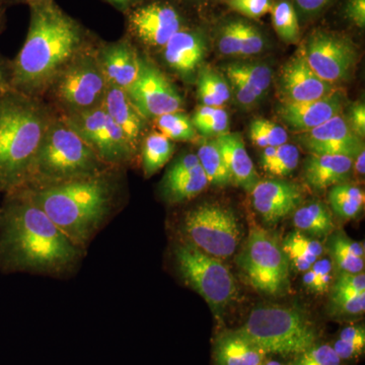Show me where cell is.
I'll use <instances>...</instances> for the list:
<instances>
[{
	"instance_id": "obj_1",
	"label": "cell",
	"mask_w": 365,
	"mask_h": 365,
	"mask_svg": "<svg viewBox=\"0 0 365 365\" xmlns=\"http://www.w3.org/2000/svg\"><path fill=\"white\" fill-rule=\"evenodd\" d=\"M28 35L11 61V90L42 98L76 56L98 38L54 1L30 6Z\"/></svg>"
},
{
	"instance_id": "obj_2",
	"label": "cell",
	"mask_w": 365,
	"mask_h": 365,
	"mask_svg": "<svg viewBox=\"0 0 365 365\" xmlns=\"http://www.w3.org/2000/svg\"><path fill=\"white\" fill-rule=\"evenodd\" d=\"M0 212V268L9 272L62 275L76 268L79 248L23 190L6 194Z\"/></svg>"
},
{
	"instance_id": "obj_3",
	"label": "cell",
	"mask_w": 365,
	"mask_h": 365,
	"mask_svg": "<svg viewBox=\"0 0 365 365\" xmlns=\"http://www.w3.org/2000/svg\"><path fill=\"white\" fill-rule=\"evenodd\" d=\"M111 170L97 176L74 180L44 188H24L36 205L61 232L83 249L111 213L116 181Z\"/></svg>"
},
{
	"instance_id": "obj_4",
	"label": "cell",
	"mask_w": 365,
	"mask_h": 365,
	"mask_svg": "<svg viewBox=\"0 0 365 365\" xmlns=\"http://www.w3.org/2000/svg\"><path fill=\"white\" fill-rule=\"evenodd\" d=\"M57 114L42 98L11 88L0 98V192L26 186L34 158Z\"/></svg>"
},
{
	"instance_id": "obj_5",
	"label": "cell",
	"mask_w": 365,
	"mask_h": 365,
	"mask_svg": "<svg viewBox=\"0 0 365 365\" xmlns=\"http://www.w3.org/2000/svg\"><path fill=\"white\" fill-rule=\"evenodd\" d=\"M111 169L57 114L34 158L24 188L54 186Z\"/></svg>"
},
{
	"instance_id": "obj_6",
	"label": "cell",
	"mask_w": 365,
	"mask_h": 365,
	"mask_svg": "<svg viewBox=\"0 0 365 365\" xmlns=\"http://www.w3.org/2000/svg\"><path fill=\"white\" fill-rule=\"evenodd\" d=\"M237 330L268 356L284 359H292L321 339L313 319L294 307H257Z\"/></svg>"
},
{
	"instance_id": "obj_7",
	"label": "cell",
	"mask_w": 365,
	"mask_h": 365,
	"mask_svg": "<svg viewBox=\"0 0 365 365\" xmlns=\"http://www.w3.org/2000/svg\"><path fill=\"white\" fill-rule=\"evenodd\" d=\"M100 41L79 53L46 93L58 114H74L103 105L108 83L98 60Z\"/></svg>"
},
{
	"instance_id": "obj_8",
	"label": "cell",
	"mask_w": 365,
	"mask_h": 365,
	"mask_svg": "<svg viewBox=\"0 0 365 365\" xmlns=\"http://www.w3.org/2000/svg\"><path fill=\"white\" fill-rule=\"evenodd\" d=\"M174 255L182 279L203 297L216 318H220L237 295L234 276L227 266L191 242L179 245Z\"/></svg>"
},
{
	"instance_id": "obj_9",
	"label": "cell",
	"mask_w": 365,
	"mask_h": 365,
	"mask_svg": "<svg viewBox=\"0 0 365 365\" xmlns=\"http://www.w3.org/2000/svg\"><path fill=\"white\" fill-rule=\"evenodd\" d=\"M237 262L250 284L262 294L277 297L289 289V262L277 240L265 230L250 232Z\"/></svg>"
},
{
	"instance_id": "obj_10",
	"label": "cell",
	"mask_w": 365,
	"mask_h": 365,
	"mask_svg": "<svg viewBox=\"0 0 365 365\" xmlns=\"http://www.w3.org/2000/svg\"><path fill=\"white\" fill-rule=\"evenodd\" d=\"M184 232L193 246L215 258L232 256L241 241L242 230L230 209L202 204L184 218Z\"/></svg>"
},
{
	"instance_id": "obj_11",
	"label": "cell",
	"mask_w": 365,
	"mask_h": 365,
	"mask_svg": "<svg viewBox=\"0 0 365 365\" xmlns=\"http://www.w3.org/2000/svg\"><path fill=\"white\" fill-rule=\"evenodd\" d=\"M60 116L110 168L116 169L131 162L133 151L123 132L115 124L103 106L88 111Z\"/></svg>"
},
{
	"instance_id": "obj_12",
	"label": "cell",
	"mask_w": 365,
	"mask_h": 365,
	"mask_svg": "<svg viewBox=\"0 0 365 365\" xmlns=\"http://www.w3.org/2000/svg\"><path fill=\"white\" fill-rule=\"evenodd\" d=\"M124 14L126 37L150 49H163L185 26L182 14L169 0H141Z\"/></svg>"
},
{
	"instance_id": "obj_13",
	"label": "cell",
	"mask_w": 365,
	"mask_h": 365,
	"mask_svg": "<svg viewBox=\"0 0 365 365\" xmlns=\"http://www.w3.org/2000/svg\"><path fill=\"white\" fill-rule=\"evenodd\" d=\"M299 55L319 78L333 85L349 76L357 58L349 40L326 31L312 34Z\"/></svg>"
},
{
	"instance_id": "obj_14",
	"label": "cell",
	"mask_w": 365,
	"mask_h": 365,
	"mask_svg": "<svg viewBox=\"0 0 365 365\" xmlns=\"http://www.w3.org/2000/svg\"><path fill=\"white\" fill-rule=\"evenodd\" d=\"M126 93L132 104L146 120L181 111L184 105L176 86L146 59L141 58L138 76Z\"/></svg>"
},
{
	"instance_id": "obj_15",
	"label": "cell",
	"mask_w": 365,
	"mask_h": 365,
	"mask_svg": "<svg viewBox=\"0 0 365 365\" xmlns=\"http://www.w3.org/2000/svg\"><path fill=\"white\" fill-rule=\"evenodd\" d=\"M295 137L312 155H345L354 160L364 150L361 138L352 131L347 120L341 115L312 130L297 133Z\"/></svg>"
},
{
	"instance_id": "obj_16",
	"label": "cell",
	"mask_w": 365,
	"mask_h": 365,
	"mask_svg": "<svg viewBox=\"0 0 365 365\" xmlns=\"http://www.w3.org/2000/svg\"><path fill=\"white\" fill-rule=\"evenodd\" d=\"M251 195L255 210L270 225L294 213L302 202L299 187L284 180H260Z\"/></svg>"
},
{
	"instance_id": "obj_17",
	"label": "cell",
	"mask_w": 365,
	"mask_h": 365,
	"mask_svg": "<svg viewBox=\"0 0 365 365\" xmlns=\"http://www.w3.org/2000/svg\"><path fill=\"white\" fill-rule=\"evenodd\" d=\"M279 91L281 102L304 103L328 97L336 88L333 83L319 78L297 54L282 67Z\"/></svg>"
},
{
	"instance_id": "obj_18",
	"label": "cell",
	"mask_w": 365,
	"mask_h": 365,
	"mask_svg": "<svg viewBox=\"0 0 365 365\" xmlns=\"http://www.w3.org/2000/svg\"><path fill=\"white\" fill-rule=\"evenodd\" d=\"M344 95L336 90L328 97L304 103L281 102L277 115L290 130L300 133L316 128L340 115Z\"/></svg>"
},
{
	"instance_id": "obj_19",
	"label": "cell",
	"mask_w": 365,
	"mask_h": 365,
	"mask_svg": "<svg viewBox=\"0 0 365 365\" xmlns=\"http://www.w3.org/2000/svg\"><path fill=\"white\" fill-rule=\"evenodd\" d=\"M98 55L108 85L126 91L135 83L141 58L128 38L112 43L100 41Z\"/></svg>"
},
{
	"instance_id": "obj_20",
	"label": "cell",
	"mask_w": 365,
	"mask_h": 365,
	"mask_svg": "<svg viewBox=\"0 0 365 365\" xmlns=\"http://www.w3.org/2000/svg\"><path fill=\"white\" fill-rule=\"evenodd\" d=\"M225 71L235 100L245 108L256 105L267 93L272 81L270 67L259 62H232Z\"/></svg>"
},
{
	"instance_id": "obj_21",
	"label": "cell",
	"mask_w": 365,
	"mask_h": 365,
	"mask_svg": "<svg viewBox=\"0 0 365 365\" xmlns=\"http://www.w3.org/2000/svg\"><path fill=\"white\" fill-rule=\"evenodd\" d=\"M162 50L167 66L182 78H189L202 64L207 46L202 33L184 26Z\"/></svg>"
},
{
	"instance_id": "obj_22",
	"label": "cell",
	"mask_w": 365,
	"mask_h": 365,
	"mask_svg": "<svg viewBox=\"0 0 365 365\" xmlns=\"http://www.w3.org/2000/svg\"><path fill=\"white\" fill-rule=\"evenodd\" d=\"M102 106L115 124L123 132L127 143L135 155L148 120L132 104L126 91L117 86L108 85Z\"/></svg>"
},
{
	"instance_id": "obj_23",
	"label": "cell",
	"mask_w": 365,
	"mask_h": 365,
	"mask_svg": "<svg viewBox=\"0 0 365 365\" xmlns=\"http://www.w3.org/2000/svg\"><path fill=\"white\" fill-rule=\"evenodd\" d=\"M223 160L227 163L232 182L240 188L251 193L260 177L255 169L253 160L246 150L244 139L239 133H227L215 137Z\"/></svg>"
},
{
	"instance_id": "obj_24",
	"label": "cell",
	"mask_w": 365,
	"mask_h": 365,
	"mask_svg": "<svg viewBox=\"0 0 365 365\" xmlns=\"http://www.w3.org/2000/svg\"><path fill=\"white\" fill-rule=\"evenodd\" d=\"M268 355L237 330H225L213 343V365H261Z\"/></svg>"
},
{
	"instance_id": "obj_25",
	"label": "cell",
	"mask_w": 365,
	"mask_h": 365,
	"mask_svg": "<svg viewBox=\"0 0 365 365\" xmlns=\"http://www.w3.org/2000/svg\"><path fill=\"white\" fill-rule=\"evenodd\" d=\"M353 167V158L337 155H312L306 160L304 179L312 188L323 191L345 182Z\"/></svg>"
},
{
	"instance_id": "obj_26",
	"label": "cell",
	"mask_w": 365,
	"mask_h": 365,
	"mask_svg": "<svg viewBox=\"0 0 365 365\" xmlns=\"http://www.w3.org/2000/svg\"><path fill=\"white\" fill-rule=\"evenodd\" d=\"M283 253L297 272H307L323 257V245L299 230L290 232L281 244Z\"/></svg>"
},
{
	"instance_id": "obj_27",
	"label": "cell",
	"mask_w": 365,
	"mask_h": 365,
	"mask_svg": "<svg viewBox=\"0 0 365 365\" xmlns=\"http://www.w3.org/2000/svg\"><path fill=\"white\" fill-rule=\"evenodd\" d=\"M208 185L207 177L199 165L180 176L163 178L162 193L168 202L182 203L195 198Z\"/></svg>"
},
{
	"instance_id": "obj_28",
	"label": "cell",
	"mask_w": 365,
	"mask_h": 365,
	"mask_svg": "<svg viewBox=\"0 0 365 365\" xmlns=\"http://www.w3.org/2000/svg\"><path fill=\"white\" fill-rule=\"evenodd\" d=\"M292 222L299 232L309 237H328L335 227L329 209L317 201L300 205L294 212Z\"/></svg>"
},
{
	"instance_id": "obj_29",
	"label": "cell",
	"mask_w": 365,
	"mask_h": 365,
	"mask_svg": "<svg viewBox=\"0 0 365 365\" xmlns=\"http://www.w3.org/2000/svg\"><path fill=\"white\" fill-rule=\"evenodd\" d=\"M329 251L336 265L344 273H361L364 270V246L342 232L331 237Z\"/></svg>"
},
{
	"instance_id": "obj_30",
	"label": "cell",
	"mask_w": 365,
	"mask_h": 365,
	"mask_svg": "<svg viewBox=\"0 0 365 365\" xmlns=\"http://www.w3.org/2000/svg\"><path fill=\"white\" fill-rule=\"evenodd\" d=\"M299 158V148L287 143L282 145L264 148L260 165L266 173L272 176L287 177L297 169Z\"/></svg>"
},
{
	"instance_id": "obj_31",
	"label": "cell",
	"mask_w": 365,
	"mask_h": 365,
	"mask_svg": "<svg viewBox=\"0 0 365 365\" xmlns=\"http://www.w3.org/2000/svg\"><path fill=\"white\" fill-rule=\"evenodd\" d=\"M199 163L207 177L209 184L225 187L232 182L227 163L223 160L215 139H204L197 153Z\"/></svg>"
},
{
	"instance_id": "obj_32",
	"label": "cell",
	"mask_w": 365,
	"mask_h": 365,
	"mask_svg": "<svg viewBox=\"0 0 365 365\" xmlns=\"http://www.w3.org/2000/svg\"><path fill=\"white\" fill-rule=\"evenodd\" d=\"M175 144L160 132H153L144 138L143 167L144 176L150 178L162 169L175 153Z\"/></svg>"
},
{
	"instance_id": "obj_33",
	"label": "cell",
	"mask_w": 365,
	"mask_h": 365,
	"mask_svg": "<svg viewBox=\"0 0 365 365\" xmlns=\"http://www.w3.org/2000/svg\"><path fill=\"white\" fill-rule=\"evenodd\" d=\"M329 202L334 212L340 217L354 218L364 209V192L350 182H340L331 189Z\"/></svg>"
},
{
	"instance_id": "obj_34",
	"label": "cell",
	"mask_w": 365,
	"mask_h": 365,
	"mask_svg": "<svg viewBox=\"0 0 365 365\" xmlns=\"http://www.w3.org/2000/svg\"><path fill=\"white\" fill-rule=\"evenodd\" d=\"M198 98L203 106L220 108L230 98V88L222 74L209 67L199 72Z\"/></svg>"
},
{
	"instance_id": "obj_35",
	"label": "cell",
	"mask_w": 365,
	"mask_h": 365,
	"mask_svg": "<svg viewBox=\"0 0 365 365\" xmlns=\"http://www.w3.org/2000/svg\"><path fill=\"white\" fill-rule=\"evenodd\" d=\"M270 14L278 37L287 44H297L300 38V29L294 4L289 0H280L274 4Z\"/></svg>"
},
{
	"instance_id": "obj_36",
	"label": "cell",
	"mask_w": 365,
	"mask_h": 365,
	"mask_svg": "<svg viewBox=\"0 0 365 365\" xmlns=\"http://www.w3.org/2000/svg\"><path fill=\"white\" fill-rule=\"evenodd\" d=\"M153 120L158 132L170 141H193L197 138L191 119L182 111L168 113Z\"/></svg>"
},
{
	"instance_id": "obj_37",
	"label": "cell",
	"mask_w": 365,
	"mask_h": 365,
	"mask_svg": "<svg viewBox=\"0 0 365 365\" xmlns=\"http://www.w3.org/2000/svg\"><path fill=\"white\" fill-rule=\"evenodd\" d=\"M331 346L342 362L359 359L365 350L364 326L345 327Z\"/></svg>"
},
{
	"instance_id": "obj_38",
	"label": "cell",
	"mask_w": 365,
	"mask_h": 365,
	"mask_svg": "<svg viewBox=\"0 0 365 365\" xmlns=\"http://www.w3.org/2000/svg\"><path fill=\"white\" fill-rule=\"evenodd\" d=\"M250 138L255 145L266 148L287 143L288 134L284 127L264 118H257L250 125Z\"/></svg>"
},
{
	"instance_id": "obj_39",
	"label": "cell",
	"mask_w": 365,
	"mask_h": 365,
	"mask_svg": "<svg viewBox=\"0 0 365 365\" xmlns=\"http://www.w3.org/2000/svg\"><path fill=\"white\" fill-rule=\"evenodd\" d=\"M331 344L318 343L288 360L287 365H342Z\"/></svg>"
},
{
	"instance_id": "obj_40",
	"label": "cell",
	"mask_w": 365,
	"mask_h": 365,
	"mask_svg": "<svg viewBox=\"0 0 365 365\" xmlns=\"http://www.w3.org/2000/svg\"><path fill=\"white\" fill-rule=\"evenodd\" d=\"M333 264L330 259H319L311 268L304 273V287L317 294H325L332 283Z\"/></svg>"
},
{
	"instance_id": "obj_41",
	"label": "cell",
	"mask_w": 365,
	"mask_h": 365,
	"mask_svg": "<svg viewBox=\"0 0 365 365\" xmlns=\"http://www.w3.org/2000/svg\"><path fill=\"white\" fill-rule=\"evenodd\" d=\"M242 20L228 21L218 35V50L227 56H241Z\"/></svg>"
},
{
	"instance_id": "obj_42",
	"label": "cell",
	"mask_w": 365,
	"mask_h": 365,
	"mask_svg": "<svg viewBox=\"0 0 365 365\" xmlns=\"http://www.w3.org/2000/svg\"><path fill=\"white\" fill-rule=\"evenodd\" d=\"M365 294V275L343 272L334 284L332 297Z\"/></svg>"
},
{
	"instance_id": "obj_43",
	"label": "cell",
	"mask_w": 365,
	"mask_h": 365,
	"mask_svg": "<svg viewBox=\"0 0 365 365\" xmlns=\"http://www.w3.org/2000/svg\"><path fill=\"white\" fill-rule=\"evenodd\" d=\"M227 6L247 18L259 19L270 14L272 0H227Z\"/></svg>"
},
{
	"instance_id": "obj_44",
	"label": "cell",
	"mask_w": 365,
	"mask_h": 365,
	"mask_svg": "<svg viewBox=\"0 0 365 365\" xmlns=\"http://www.w3.org/2000/svg\"><path fill=\"white\" fill-rule=\"evenodd\" d=\"M265 40L257 26L248 21L242 23V49L241 56H252L263 51Z\"/></svg>"
},
{
	"instance_id": "obj_45",
	"label": "cell",
	"mask_w": 365,
	"mask_h": 365,
	"mask_svg": "<svg viewBox=\"0 0 365 365\" xmlns=\"http://www.w3.org/2000/svg\"><path fill=\"white\" fill-rule=\"evenodd\" d=\"M332 304L335 316H360L365 311V294L332 297Z\"/></svg>"
},
{
	"instance_id": "obj_46",
	"label": "cell",
	"mask_w": 365,
	"mask_h": 365,
	"mask_svg": "<svg viewBox=\"0 0 365 365\" xmlns=\"http://www.w3.org/2000/svg\"><path fill=\"white\" fill-rule=\"evenodd\" d=\"M228 128H230V118L227 111L222 108H216L215 112L196 130L200 132L203 136L216 137L227 133Z\"/></svg>"
},
{
	"instance_id": "obj_47",
	"label": "cell",
	"mask_w": 365,
	"mask_h": 365,
	"mask_svg": "<svg viewBox=\"0 0 365 365\" xmlns=\"http://www.w3.org/2000/svg\"><path fill=\"white\" fill-rule=\"evenodd\" d=\"M199 165H200V163H199L198 158H197V155H194V153H188V155H182V157L177 158L175 163L170 165L163 178L180 176V175L189 172L190 170L194 169V168Z\"/></svg>"
},
{
	"instance_id": "obj_48",
	"label": "cell",
	"mask_w": 365,
	"mask_h": 365,
	"mask_svg": "<svg viewBox=\"0 0 365 365\" xmlns=\"http://www.w3.org/2000/svg\"><path fill=\"white\" fill-rule=\"evenodd\" d=\"M348 124L352 131L360 138L365 135V106L364 103H357L350 109Z\"/></svg>"
},
{
	"instance_id": "obj_49",
	"label": "cell",
	"mask_w": 365,
	"mask_h": 365,
	"mask_svg": "<svg viewBox=\"0 0 365 365\" xmlns=\"http://www.w3.org/2000/svg\"><path fill=\"white\" fill-rule=\"evenodd\" d=\"M346 16L359 28L365 26V0H348Z\"/></svg>"
},
{
	"instance_id": "obj_50",
	"label": "cell",
	"mask_w": 365,
	"mask_h": 365,
	"mask_svg": "<svg viewBox=\"0 0 365 365\" xmlns=\"http://www.w3.org/2000/svg\"><path fill=\"white\" fill-rule=\"evenodd\" d=\"M333 0H294L302 16H312L322 13Z\"/></svg>"
},
{
	"instance_id": "obj_51",
	"label": "cell",
	"mask_w": 365,
	"mask_h": 365,
	"mask_svg": "<svg viewBox=\"0 0 365 365\" xmlns=\"http://www.w3.org/2000/svg\"><path fill=\"white\" fill-rule=\"evenodd\" d=\"M11 88V61L0 56V98Z\"/></svg>"
},
{
	"instance_id": "obj_52",
	"label": "cell",
	"mask_w": 365,
	"mask_h": 365,
	"mask_svg": "<svg viewBox=\"0 0 365 365\" xmlns=\"http://www.w3.org/2000/svg\"><path fill=\"white\" fill-rule=\"evenodd\" d=\"M215 110L216 108L208 107V106H202V107L197 109L191 120L194 127L197 129L199 126H201L215 112Z\"/></svg>"
},
{
	"instance_id": "obj_53",
	"label": "cell",
	"mask_w": 365,
	"mask_h": 365,
	"mask_svg": "<svg viewBox=\"0 0 365 365\" xmlns=\"http://www.w3.org/2000/svg\"><path fill=\"white\" fill-rule=\"evenodd\" d=\"M105 1L111 4V6H114L118 11H122V13H126L129 9L135 6V4L140 2L141 0H105Z\"/></svg>"
},
{
	"instance_id": "obj_54",
	"label": "cell",
	"mask_w": 365,
	"mask_h": 365,
	"mask_svg": "<svg viewBox=\"0 0 365 365\" xmlns=\"http://www.w3.org/2000/svg\"><path fill=\"white\" fill-rule=\"evenodd\" d=\"M353 165H354L355 173L359 177H364L365 173V153L364 150L360 151L356 158L353 160Z\"/></svg>"
},
{
	"instance_id": "obj_55",
	"label": "cell",
	"mask_w": 365,
	"mask_h": 365,
	"mask_svg": "<svg viewBox=\"0 0 365 365\" xmlns=\"http://www.w3.org/2000/svg\"><path fill=\"white\" fill-rule=\"evenodd\" d=\"M9 4L6 0H0V35L4 32L6 23V9Z\"/></svg>"
},
{
	"instance_id": "obj_56",
	"label": "cell",
	"mask_w": 365,
	"mask_h": 365,
	"mask_svg": "<svg viewBox=\"0 0 365 365\" xmlns=\"http://www.w3.org/2000/svg\"><path fill=\"white\" fill-rule=\"evenodd\" d=\"M6 1L9 6H16V4H26V6H32L45 4V2L50 1V0H6Z\"/></svg>"
},
{
	"instance_id": "obj_57",
	"label": "cell",
	"mask_w": 365,
	"mask_h": 365,
	"mask_svg": "<svg viewBox=\"0 0 365 365\" xmlns=\"http://www.w3.org/2000/svg\"><path fill=\"white\" fill-rule=\"evenodd\" d=\"M261 365H285L282 362L278 361V360L269 359V356L266 357V359L262 362Z\"/></svg>"
},
{
	"instance_id": "obj_58",
	"label": "cell",
	"mask_w": 365,
	"mask_h": 365,
	"mask_svg": "<svg viewBox=\"0 0 365 365\" xmlns=\"http://www.w3.org/2000/svg\"><path fill=\"white\" fill-rule=\"evenodd\" d=\"M180 1H187V2H189V1H195V0H180Z\"/></svg>"
},
{
	"instance_id": "obj_59",
	"label": "cell",
	"mask_w": 365,
	"mask_h": 365,
	"mask_svg": "<svg viewBox=\"0 0 365 365\" xmlns=\"http://www.w3.org/2000/svg\"><path fill=\"white\" fill-rule=\"evenodd\" d=\"M0 212H1V210H0Z\"/></svg>"
}]
</instances>
